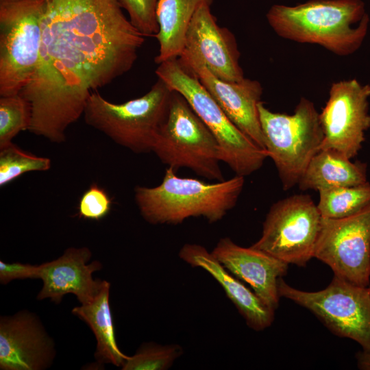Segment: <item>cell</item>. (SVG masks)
<instances>
[{"instance_id":"6da1fadb","label":"cell","mask_w":370,"mask_h":370,"mask_svg":"<svg viewBox=\"0 0 370 370\" xmlns=\"http://www.w3.org/2000/svg\"><path fill=\"white\" fill-rule=\"evenodd\" d=\"M145 38L119 0H50L38 66L19 93L32 106L29 132L64 142L90 94L132 68Z\"/></svg>"},{"instance_id":"7a4b0ae2","label":"cell","mask_w":370,"mask_h":370,"mask_svg":"<svg viewBox=\"0 0 370 370\" xmlns=\"http://www.w3.org/2000/svg\"><path fill=\"white\" fill-rule=\"evenodd\" d=\"M266 17L280 37L318 45L339 56L358 51L369 26L362 0H310L294 6L275 4Z\"/></svg>"},{"instance_id":"3957f363","label":"cell","mask_w":370,"mask_h":370,"mask_svg":"<svg viewBox=\"0 0 370 370\" xmlns=\"http://www.w3.org/2000/svg\"><path fill=\"white\" fill-rule=\"evenodd\" d=\"M245 177L208 183L176 175L167 167L162 182L155 187L136 186L134 200L142 217L152 225H177L190 217L210 223L221 220L236 206Z\"/></svg>"},{"instance_id":"277c9868","label":"cell","mask_w":370,"mask_h":370,"mask_svg":"<svg viewBox=\"0 0 370 370\" xmlns=\"http://www.w3.org/2000/svg\"><path fill=\"white\" fill-rule=\"evenodd\" d=\"M173 90L160 78L144 95L122 103L93 91L83 112L87 125L135 153L152 152L164 123Z\"/></svg>"},{"instance_id":"5b68a950","label":"cell","mask_w":370,"mask_h":370,"mask_svg":"<svg viewBox=\"0 0 370 370\" xmlns=\"http://www.w3.org/2000/svg\"><path fill=\"white\" fill-rule=\"evenodd\" d=\"M156 74L172 90L181 94L217 139L221 162L240 176L260 169L267 152L242 132L227 116L198 77L179 58L164 61Z\"/></svg>"},{"instance_id":"8992f818","label":"cell","mask_w":370,"mask_h":370,"mask_svg":"<svg viewBox=\"0 0 370 370\" xmlns=\"http://www.w3.org/2000/svg\"><path fill=\"white\" fill-rule=\"evenodd\" d=\"M258 116L267 156L274 162L282 188L297 185L323 140L319 113L301 97L291 114L271 111L260 101Z\"/></svg>"},{"instance_id":"52a82bcc","label":"cell","mask_w":370,"mask_h":370,"mask_svg":"<svg viewBox=\"0 0 370 370\" xmlns=\"http://www.w3.org/2000/svg\"><path fill=\"white\" fill-rule=\"evenodd\" d=\"M46 0L0 1V97L18 95L40 58Z\"/></svg>"},{"instance_id":"ba28073f","label":"cell","mask_w":370,"mask_h":370,"mask_svg":"<svg viewBox=\"0 0 370 370\" xmlns=\"http://www.w3.org/2000/svg\"><path fill=\"white\" fill-rule=\"evenodd\" d=\"M152 152L176 172L187 168L204 178L224 180L217 139L186 99L176 91L173 90L168 114Z\"/></svg>"},{"instance_id":"9c48e42d","label":"cell","mask_w":370,"mask_h":370,"mask_svg":"<svg viewBox=\"0 0 370 370\" xmlns=\"http://www.w3.org/2000/svg\"><path fill=\"white\" fill-rule=\"evenodd\" d=\"M280 297L291 300L314 314L333 334L357 342L370 353V294L368 287L334 275L329 285L318 291H304L278 282Z\"/></svg>"},{"instance_id":"30bf717a","label":"cell","mask_w":370,"mask_h":370,"mask_svg":"<svg viewBox=\"0 0 370 370\" xmlns=\"http://www.w3.org/2000/svg\"><path fill=\"white\" fill-rule=\"evenodd\" d=\"M321 221L309 195H291L271 206L261 236L251 247L288 264L305 267L314 258Z\"/></svg>"},{"instance_id":"8fae6325","label":"cell","mask_w":370,"mask_h":370,"mask_svg":"<svg viewBox=\"0 0 370 370\" xmlns=\"http://www.w3.org/2000/svg\"><path fill=\"white\" fill-rule=\"evenodd\" d=\"M314 258L354 284L370 283V203L343 218L321 217Z\"/></svg>"},{"instance_id":"7c38bea8","label":"cell","mask_w":370,"mask_h":370,"mask_svg":"<svg viewBox=\"0 0 370 370\" xmlns=\"http://www.w3.org/2000/svg\"><path fill=\"white\" fill-rule=\"evenodd\" d=\"M370 85L356 79L332 84L319 113L323 132L321 149L336 151L349 159L356 156L370 128Z\"/></svg>"},{"instance_id":"4fadbf2b","label":"cell","mask_w":370,"mask_h":370,"mask_svg":"<svg viewBox=\"0 0 370 370\" xmlns=\"http://www.w3.org/2000/svg\"><path fill=\"white\" fill-rule=\"evenodd\" d=\"M210 7L204 4L195 12L178 58L186 68L203 65L221 80L241 81L245 77L236 38L227 28L217 24Z\"/></svg>"},{"instance_id":"5bb4252c","label":"cell","mask_w":370,"mask_h":370,"mask_svg":"<svg viewBox=\"0 0 370 370\" xmlns=\"http://www.w3.org/2000/svg\"><path fill=\"white\" fill-rule=\"evenodd\" d=\"M56 354L54 342L36 314L25 310L1 317V370L46 369Z\"/></svg>"},{"instance_id":"9a60e30c","label":"cell","mask_w":370,"mask_h":370,"mask_svg":"<svg viewBox=\"0 0 370 370\" xmlns=\"http://www.w3.org/2000/svg\"><path fill=\"white\" fill-rule=\"evenodd\" d=\"M91 251L86 247H69L59 258L39 265V279L42 287L38 300L47 298L59 304L69 293L75 295L80 304L92 301L101 291L105 280H95L92 273L102 264L97 260L88 263Z\"/></svg>"},{"instance_id":"2e32d148","label":"cell","mask_w":370,"mask_h":370,"mask_svg":"<svg viewBox=\"0 0 370 370\" xmlns=\"http://www.w3.org/2000/svg\"><path fill=\"white\" fill-rule=\"evenodd\" d=\"M211 253L267 306L275 310L278 308V282L287 273L288 264L251 246L241 247L228 237L221 238Z\"/></svg>"},{"instance_id":"e0dca14e","label":"cell","mask_w":370,"mask_h":370,"mask_svg":"<svg viewBox=\"0 0 370 370\" xmlns=\"http://www.w3.org/2000/svg\"><path fill=\"white\" fill-rule=\"evenodd\" d=\"M186 69L198 77L229 119L255 144L265 150L258 110L263 93L261 84L245 77L234 82L223 81L203 65Z\"/></svg>"},{"instance_id":"ac0fdd59","label":"cell","mask_w":370,"mask_h":370,"mask_svg":"<svg viewBox=\"0 0 370 370\" xmlns=\"http://www.w3.org/2000/svg\"><path fill=\"white\" fill-rule=\"evenodd\" d=\"M179 257L193 267H200L212 275L224 290L227 298L252 330L262 331L274 321L275 310L267 306L241 280L227 271L204 246L185 244Z\"/></svg>"},{"instance_id":"d6986e66","label":"cell","mask_w":370,"mask_h":370,"mask_svg":"<svg viewBox=\"0 0 370 370\" xmlns=\"http://www.w3.org/2000/svg\"><path fill=\"white\" fill-rule=\"evenodd\" d=\"M367 182L366 163L353 162L336 151L321 149L310 160L297 185L303 191L312 189L319 192Z\"/></svg>"},{"instance_id":"ffe728a7","label":"cell","mask_w":370,"mask_h":370,"mask_svg":"<svg viewBox=\"0 0 370 370\" xmlns=\"http://www.w3.org/2000/svg\"><path fill=\"white\" fill-rule=\"evenodd\" d=\"M213 0H160L156 18L158 31L155 37L159 43L156 64L180 56L188 26L197 10Z\"/></svg>"},{"instance_id":"44dd1931","label":"cell","mask_w":370,"mask_h":370,"mask_svg":"<svg viewBox=\"0 0 370 370\" xmlns=\"http://www.w3.org/2000/svg\"><path fill=\"white\" fill-rule=\"evenodd\" d=\"M110 284L105 282L95 299L73 308L72 313L86 322L97 341L95 358L100 364H112L122 367L128 356L119 348L115 338L112 315L110 306Z\"/></svg>"},{"instance_id":"7402d4cb","label":"cell","mask_w":370,"mask_h":370,"mask_svg":"<svg viewBox=\"0 0 370 370\" xmlns=\"http://www.w3.org/2000/svg\"><path fill=\"white\" fill-rule=\"evenodd\" d=\"M319 193L317 206L321 217L343 218L359 212L370 203V183L325 189Z\"/></svg>"},{"instance_id":"603a6c76","label":"cell","mask_w":370,"mask_h":370,"mask_svg":"<svg viewBox=\"0 0 370 370\" xmlns=\"http://www.w3.org/2000/svg\"><path fill=\"white\" fill-rule=\"evenodd\" d=\"M51 165L49 158L34 155L11 143L0 148V186L28 172L47 171Z\"/></svg>"},{"instance_id":"cb8c5ba5","label":"cell","mask_w":370,"mask_h":370,"mask_svg":"<svg viewBox=\"0 0 370 370\" xmlns=\"http://www.w3.org/2000/svg\"><path fill=\"white\" fill-rule=\"evenodd\" d=\"M32 118L30 103L20 94L0 97V148L28 130Z\"/></svg>"},{"instance_id":"d4e9b609","label":"cell","mask_w":370,"mask_h":370,"mask_svg":"<svg viewBox=\"0 0 370 370\" xmlns=\"http://www.w3.org/2000/svg\"><path fill=\"white\" fill-rule=\"evenodd\" d=\"M183 354L179 345L145 343L132 356H128L123 370H166Z\"/></svg>"},{"instance_id":"484cf974","label":"cell","mask_w":370,"mask_h":370,"mask_svg":"<svg viewBox=\"0 0 370 370\" xmlns=\"http://www.w3.org/2000/svg\"><path fill=\"white\" fill-rule=\"evenodd\" d=\"M132 24L145 37L158 31L156 10L160 0H119Z\"/></svg>"},{"instance_id":"4316f807","label":"cell","mask_w":370,"mask_h":370,"mask_svg":"<svg viewBox=\"0 0 370 370\" xmlns=\"http://www.w3.org/2000/svg\"><path fill=\"white\" fill-rule=\"evenodd\" d=\"M112 199L107 192L97 183L92 184L79 198L78 214L88 220H100L111 210Z\"/></svg>"},{"instance_id":"83f0119b","label":"cell","mask_w":370,"mask_h":370,"mask_svg":"<svg viewBox=\"0 0 370 370\" xmlns=\"http://www.w3.org/2000/svg\"><path fill=\"white\" fill-rule=\"evenodd\" d=\"M39 265L0 260V282L5 285L13 280L39 279Z\"/></svg>"},{"instance_id":"f1b7e54d","label":"cell","mask_w":370,"mask_h":370,"mask_svg":"<svg viewBox=\"0 0 370 370\" xmlns=\"http://www.w3.org/2000/svg\"><path fill=\"white\" fill-rule=\"evenodd\" d=\"M357 366L362 370H370V353L363 350L356 354Z\"/></svg>"},{"instance_id":"f546056e","label":"cell","mask_w":370,"mask_h":370,"mask_svg":"<svg viewBox=\"0 0 370 370\" xmlns=\"http://www.w3.org/2000/svg\"><path fill=\"white\" fill-rule=\"evenodd\" d=\"M12 1V0H0V1ZM47 3L50 1V0H46Z\"/></svg>"},{"instance_id":"4dcf8cb0","label":"cell","mask_w":370,"mask_h":370,"mask_svg":"<svg viewBox=\"0 0 370 370\" xmlns=\"http://www.w3.org/2000/svg\"><path fill=\"white\" fill-rule=\"evenodd\" d=\"M367 287H368V289H369V294H370V283H369V285Z\"/></svg>"}]
</instances>
